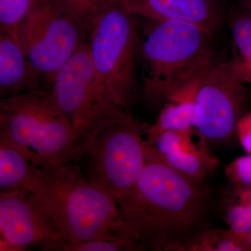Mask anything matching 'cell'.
Listing matches in <instances>:
<instances>
[{
	"instance_id": "1",
	"label": "cell",
	"mask_w": 251,
	"mask_h": 251,
	"mask_svg": "<svg viewBox=\"0 0 251 251\" xmlns=\"http://www.w3.org/2000/svg\"><path fill=\"white\" fill-rule=\"evenodd\" d=\"M209 191L151 153L133 187L117 201L140 250L182 251L206 227Z\"/></svg>"
},
{
	"instance_id": "2",
	"label": "cell",
	"mask_w": 251,
	"mask_h": 251,
	"mask_svg": "<svg viewBox=\"0 0 251 251\" xmlns=\"http://www.w3.org/2000/svg\"><path fill=\"white\" fill-rule=\"evenodd\" d=\"M32 193L65 238L66 244L103 238L135 242L140 250L115 200L94 186L75 161L38 168Z\"/></svg>"
},
{
	"instance_id": "3",
	"label": "cell",
	"mask_w": 251,
	"mask_h": 251,
	"mask_svg": "<svg viewBox=\"0 0 251 251\" xmlns=\"http://www.w3.org/2000/svg\"><path fill=\"white\" fill-rule=\"evenodd\" d=\"M143 19L140 27L141 96L150 107L158 108L215 62L213 32L183 21Z\"/></svg>"
},
{
	"instance_id": "4",
	"label": "cell",
	"mask_w": 251,
	"mask_h": 251,
	"mask_svg": "<svg viewBox=\"0 0 251 251\" xmlns=\"http://www.w3.org/2000/svg\"><path fill=\"white\" fill-rule=\"evenodd\" d=\"M0 130L36 168L81 158L76 133L46 86L0 99Z\"/></svg>"
},
{
	"instance_id": "5",
	"label": "cell",
	"mask_w": 251,
	"mask_h": 251,
	"mask_svg": "<svg viewBox=\"0 0 251 251\" xmlns=\"http://www.w3.org/2000/svg\"><path fill=\"white\" fill-rule=\"evenodd\" d=\"M148 126L133 112L116 110L99 121L81 144L87 179L116 202L133 187L148 159Z\"/></svg>"
},
{
	"instance_id": "6",
	"label": "cell",
	"mask_w": 251,
	"mask_h": 251,
	"mask_svg": "<svg viewBox=\"0 0 251 251\" xmlns=\"http://www.w3.org/2000/svg\"><path fill=\"white\" fill-rule=\"evenodd\" d=\"M91 58L114 100L133 112L141 96L138 17L116 1L97 18L88 39Z\"/></svg>"
},
{
	"instance_id": "7",
	"label": "cell",
	"mask_w": 251,
	"mask_h": 251,
	"mask_svg": "<svg viewBox=\"0 0 251 251\" xmlns=\"http://www.w3.org/2000/svg\"><path fill=\"white\" fill-rule=\"evenodd\" d=\"M18 36L28 62L46 87L84 43L89 31L51 0H36Z\"/></svg>"
},
{
	"instance_id": "8",
	"label": "cell",
	"mask_w": 251,
	"mask_h": 251,
	"mask_svg": "<svg viewBox=\"0 0 251 251\" xmlns=\"http://www.w3.org/2000/svg\"><path fill=\"white\" fill-rule=\"evenodd\" d=\"M50 89L72 124L80 150L82 141L99 121L112 112L124 110L114 100L96 71L88 41L82 44L63 66Z\"/></svg>"
},
{
	"instance_id": "9",
	"label": "cell",
	"mask_w": 251,
	"mask_h": 251,
	"mask_svg": "<svg viewBox=\"0 0 251 251\" xmlns=\"http://www.w3.org/2000/svg\"><path fill=\"white\" fill-rule=\"evenodd\" d=\"M245 84L232 61H215L201 75L195 98V128L209 145H224L237 134Z\"/></svg>"
},
{
	"instance_id": "10",
	"label": "cell",
	"mask_w": 251,
	"mask_h": 251,
	"mask_svg": "<svg viewBox=\"0 0 251 251\" xmlns=\"http://www.w3.org/2000/svg\"><path fill=\"white\" fill-rule=\"evenodd\" d=\"M0 231L18 251H61L67 243L36 196L23 190L0 191Z\"/></svg>"
},
{
	"instance_id": "11",
	"label": "cell",
	"mask_w": 251,
	"mask_h": 251,
	"mask_svg": "<svg viewBox=\"0 0 251 251\" xmlns=\"http://www.w3.org/2000/svg\"><path fill=\"white\" fill-rule=\"evenodd\" d=\"M149 148L168 166L200 181H204L218 164L209 144L196 128L168 130Z\"/></svg>"
},
{
	"instance_id": "12",
	"label": "cell",
	"mask_w": 251,
	"mask_h": 251,
	"mask_svg": "<svg viewBox=\"0 0 251 251\" xmlns=\"http://www.w3.org/2000/svg\"><path fill=\"white\" fill-rule=\"evenodd\" d=\"M137 17L192 23L214 32L223 18L219 0H116Z\"/></svg>"
},
{
	"instance_id": "13",
	"label": "cell",
	"mask_w": 251,
	"mask_h": 251,
	"mask_svg": "<svg viewBox=\"0 0 251 251\" xmlns=\"http://www.w3.org/2000/svg\"><path fill=\"white\" fill-rule=\"evenodd\" d=\"M42 86L18 36L0 28V99Z\"/></svg>"
},
{
	"instance_id": "14",
	"label": "cell",
	"mask_w": 251,
	"mask_h": 251,
	"mask_svg": "<svg viewBox=\"0 0 251 251\" xmlns=\"http://www.w3.org/2000/svg\"><path fill=\"white\" fill-rule=\"evenodd\" d=\"M37 171L0 130V191L32 193Z\"/></svg>"
},
{
	"instance_id": "15",
	"label": "cell",
	"mask_w": 251,
	"mask_h": 251,
	"mask_svg": "<svg viewBox=\"0 0 251 251\" xmlns=\"http://www.w3.org/2000/svg\"><path fill=\"white\" fill-rule=\"evenodd\" d=\"M195 128V99L165 102L156 122L149 125L146 142L152 146L160 135L168 130Z\"/></svg>"
},
{
	"instance_id": "16",
	"label": "cell",
	"mask_w": 251,
	"mask_h": 251,
	"mask_svg": "<svg viewBox=\"0 0 251 251\" xmlns=\"http://www.w3.org/2000/svg\"><path fill=\"white\" fill-rule=\"evenodd\" d=\"M232 30L234 46L239 54L232 62L247 83L251 82V15L247 11L234 16Z\"/></svg>"
},
{
	"instance_id": "17",
	"label": "cell",
	"mask_w": 251,
	"mask_h": 251,
	"mask_svg": "<svg viewBox=\"0 0 251 251\" xmlns=\"http://www.w3.org/2000/svg\"><path fill=\"white\" fill-rule=\"evenodd\" d=\"M181 251H245V249L231 229L206 228L190 240Z\"/></svg>"
},
{
	"instance_id": "18",
	"label": "cell",
	"mask_w": 251,
	"mask_h": 251,
	"mask_svg": "<svg viewBox=\"0 0 251 251\" xmlns=\"http://www.w3.org/2000/svg\"><path fill=\"white\" fill-rule=\"evenodd\" d=\"M61 11L76 21L86 30L90 31L92 25L104 10L116 0H51Z\"/></svg>"
},
{
	"instance_id": "19",
	"label": "cell",
	"mask_w": 251,
	"mask_h": 251,
	"mask_svg": "<svg viewBox=\"0 0 251 251\" xmlns=\"http://www.w3.org/2000/svg\"><path fill=\"white\" fill-rule=\"evenodd\" d=\"M224 203V216L229 229L237 235L251 230V189L240 188Z\"/></svg>"
},
{
	"instance_id": "20",
	"label": "cell",
	"mask_w": 251,
	"mask_h": 251,
	"mask_svg": "<svg viewBox=\"0 0 251 251\" xmlns=\"http://www.w3.org/2000/svg\"><path fill=\"white\" fill-rule=\"evenodd\" d=\"M36 0H0V28L18 36L20 27Z\"/></svg>"
},
{
	"instance_id": "21",
	"label": "cell",
	"mask_w": 251,
	"mask_h": 251,
	"mask_svg": "<svg viewBox=\"0 0 251 251\" xmlns=\"http://www.w3.org/2000/svg\"><path fill=\"white\" fill-rule=\"evenodd\" d=\"M138 244L129 241H116L110 239H90L75 244H65L61 251H139Z\"/></svg>"
},
{
	"instance_id": "22",
	"label": "cell",
	"mask_w": 251,
	"mask_h": 251,
	"mask_svg": "<svg viewBox=\"0 0 251 251\" xmlns=\"http://www.w3.org/2000/svg\"><path fill=\"white\" fill-rule=\"evenodd\" d=\"M229 179L239 186H251V155L240 157L226 168Z\"/></svg>"
},
{
	"instance_id": "23",
	"label": "cell",
	"mask_w": 251,
	"mask_h": 251,
	"mask_svg": "<svg viewBox=\"0 0 251 251\" xmlns=\"http://www.w3.org/2000/svg\"><path fill=\"white\" fill-rule=\"evenodd\" d=\"M237 135L247 153H251V112L241 117L237 125Z\"/></svg>"
},
{
	"instance_id": "24",
	"label": "cell",
	"mask_w": 251,
	"mask_h": 251,
	"mask_svg": "<svg viewBox=\"0 0 251 251\" xmlns=\"http://www.w3.org/2000/svg\"><path fill=\"white\" fill-rule=\"evenodd\" d=\"M237 236L242 242L245 251H251V230L246 234H239Z\"/></svg>"
},
{
	"instance_id": "25",
	"label": "cell",
	"mask_w": 251,
	"mask_h": 251,
	"mask_svg": "<svg viewBox=\"0 0 251 251\" xmlns=\"http://www.w3.org/2000/svg\"><path fill=\"white\" fill-rule=\"evenodd\" d=\"M0 251H18L16 248L11 246L9 243L0 236Z\"/></svg>"
},
{
	"instance_id": "26",
	"label": "cell",
	"mask_w": 251,
	"mask_h": 251,
	"mask_svg": "<svg viewBox=\"0 0 251 251\" xmlns=\"http://www.w3.org/2000/svg\"><path fill=\"white\" fill-rule=\"evenodd\" d=\"M245 6L248 12L251 15V0H245Z\"/></svg>"
},
{
	"instance_id": "27",
	"label": "cell",
	"mask_w": 251,
	"mask_h": 251,
	"mask_svg": "<svg viewBox=\"0 0 251 251\" xmlns=\"http://www.w3.org/2000/svg\"><path fill=\"white\" fill-rule=\"evenodd\" d=\"M0 236H1V237H2V236H1V231H0Z\"/></svg>"
}]
</instances>
